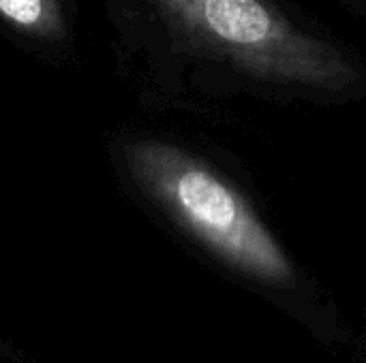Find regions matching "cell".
<instances>
[{"instance_id": "1", "label": "cell", "mask_w": 366, "mask_h": 363, "mask_svg": "<svg viewBox=\"0 0 366 363\" xmlns=\"http://www.w3.org/2000/svg\"><path fill=\"white\" fill-rule=\"evenodd\" d=\"M124 156L139 186L212 255L264 285H294L285 248L225 178L165 141H133Z\"/></svg>"}, {"instance_id": "2", "label": "cell", "mask_w": 366, "mask_h": 363, "mask_svg": "<svg viewBox=\"0 0 366 363\" xmlns=\"http://www.w3.org/2000/svg\"><path fill=\"white\" fill-rule=\"evenodd\" d=\"M193 43L257 79L339 92L360 68L339 47L298 28L270 0H152Z\"/></svg>"}, {"instance_id": "3", "label": "cell", "mask_w": 366, "mask_h": 363, "mask_svg": "<svg viewBox=\"0 0 366 363\" xmlns=\"http://www.w3.org/2000/svg\"><path fill=\"white\" fill-rule=\"evenodd\" d=\"M0 17L24 34L58 39L64 32V0H0Z\"/></svg>"}, {"instance_id": "4", "label": "cell", "mask_w": 366, "mask_h": 363, "mask_svg": "<svg viewBox=\"0 0 366 363\" xmlns=\"http://www.w3.org/2000/svg\"><path fill=\"white\" fill-rule=\"evenodd\" d=\"M362 2H366V0H362Z\"/></svg>"}]
</instances>
